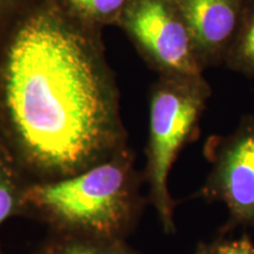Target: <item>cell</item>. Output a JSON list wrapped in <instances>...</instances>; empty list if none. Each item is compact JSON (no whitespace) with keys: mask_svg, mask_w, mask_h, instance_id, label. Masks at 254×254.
Listing matches in <instances>:
<instances>
[{"mask_svg":"<svg viewBox=\"0 0 254 254\" xmlns=\"http://www.w3.org/2000/svg\"><path fill=\"white\" fill-rule=\"evenodd\" d=\"M94 28L49 2L27 15L9 44L1 110L7 148L31 183L75 176L127 148Z\"/></svg>","mask_w":254,"mask_h":254,"instance_id":"1","label":"cell"},{"mask_svg":"<svg viewBox=\"0 0 254 254\" xmlns=\"http://www.w3.org/2000/svg\"><path fill=\"white\" fill-rule=\"evenodd\" d=\"M142 182L144 174L125 148L75 176L31 183L23 217L46 225L52 233L126 240L147 202Z\"/></svg>","mask_w":254,"mask_h":254,"instance_id":"2","label":"cell"},{"mask_svg":"<svg viewBox=\"0 0 254 254\" xmlns=\"http://www.w3.org/2000/svg\"><path fill=\"white\" fill-rule=\"evenodd\" d=\"M211 93L202 74H160L152 88L150 134L142 174L148 185L147 201L154 207L166 234L176 232V201L170 194L168 177L180 151L194 138Z\"/></svg>","mask_w":254,"mask_h":254,"instance_id":"3","label":"cell"},{"mask_svg":"<svg viewBox=\"0 0 254 254\" xmlns=\"http://www.w3.org/2000/svg\"><path fill=\"white\" fill-rule=\"evenodd\" d=\"M211 164L199 195L226 205L230 219L224 232L238 226L254 230V116H245L236 131L212 136L205 146Z\"/></svg>","mask_w":254,"mask_h":254,"instance_id":"4","label":"cell"},{"mask_svg":"<svg viewBox=\"0 0 254 254\" xmlns=\"http://www.w3.org/2000/svg\"><path fill=\"white\" fill-rule=\"evenodd\" d=\"M119 25L159 74L204 72L176 0H133Z\"/></svg>","mask_w":254,"mask_h":254,"instance_id":"5","label":"cell"},{"mask_svg":"<svg viewBox=\"0 0 254 254\" xmlns=\"http://www.w3.org/2000/svg\"><path fill=\"white\" fill-rule=\"evenodd\" d=\"M204 68L225 65L247 0H176Z\"/></svg>","mask_w":254,"mask_h":254,"instance_id":"6","label":"cell"},{"mask_svg":"<svg viewBox=\"0 0 254 254\" xmlns=\"http://www.w3.org/2000/svg\"><path fill=\"white\" fill-rule=\"evenodd\" d=\"M30 184L7 146L0 142V227L9 218L23 217L25 194Z\"/></svg>","mask_w":254,"mask_h":254,"instance_id":"7","label":"cell"},{"mask_svg":"<svg viewBox=\"0 0 254 254\" xmlns=\"http://www.w3.org/2000/svg\"><path fill=\"white\" fill-rule=\"evenodd\" d=\"M33 254H140L126 240L51 233Z\"/></svg>","mask_w":254,"mask_h":254,"instance_id":"8","label":"cell"},{"mask_svg":"<svg viewBox=\"0 0 254 254\" xmlns=\"http://www.w3.org/2000/svg\"><path fill=\"white\" fill-rule=\"evenodd\" d=\"M133 0H60L69 14L93 27L120 24Z\"/></svg>","mask_w":254,"mask_h":254,"instance_id":"9","label":"cell"},{"mask_svg":"<svg viewBox=\"0 0 254 254\" xmlns=\"http://www.w3.org/2000/svg\"><path fill=\"white\" fill-rule=\"evenodd\" d=\"M225 66L246 77H254V0H247L239 32Z\"/></svg>","mask_w":254,"mask_h":254,"instance_id":"10","label":"cell"},{"mask_svg":"<svg viewBox=\"0 0 254 254\" xmlns=\"http://www.w3.org/2000/svg\"><path fill=\"white\" fill-rule=\"evenodd\" d=\"M211 254H254V245L247 237L238 240H220L211 245Z\"/></svg>","mask_w":254,"mask_h":254,"instance_id":"11","label":"cell"},{"mask_svg":"<svg viewBox=\"0 0 254 254\" xmlns=\"http://www.w3.org/2000/svg\"><path fill=\"white\" fill-rule=\"evenodd\" d=\"M194 254H211V245H207V244H199Z\"/></svg>","mask_w":254,"mask_h":254,"instance_id":"12","label":"cell"}]
</instances>
